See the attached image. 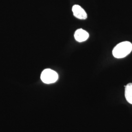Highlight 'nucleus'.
<instances>
[{"mask_svg":"<svg viewBox=\"0 0 132 132\" xmlns=\"http://www.w3.org/2000/svg\"><path fill=\"white\" fill-rule=\"evenodd\" d=\"M41 79L44 83L52 84L55 83L58 79V75L56 72L50 69H47L43 71Z\"/></svg>","mask_w":132,"mask_h":132,"instance_id":"obj_2","label":"nucleus"},{"mask_svg":"<svg viewBox=\"0 0 132 132\" xmlns=\"http://www.w3.org/2000/svg\"><path fill=\"white\" fill-rule=\"evenodd\" d=\"M125 96L128 102L132 104V83H130L125 86Z\"/></svg>","mask_w":132,"mask_h":132,"instance_id":"obj_5","label":"nucleus"},{"mask_svg":"<svg viewBox=\"0 0 132 132\" xmlns=\"http://www.w3.org/2000/svg\"><path fill=\"white\" fill-rule=\"evenodd\" d=\"M72 10L73 15L76 18L81 20H85L87 18V14L84 10L79 5H74Z\"/></svg>","mask_w":132,"mask_h":132,"instance_id":"obj_3","label":"nucleus"},{"mask_svg":"<svg viewBox=\"0 0 132 132\" xmlns=\"http://www.w3.org/2000/svg\"><path fill=\"white\" fill-rule=\"evenodd\" d=\"M75 38L77 42H82L86 41L89 37V34L85 30L80 28L76 30L75 33Z\"/></svg>","mask_w":132,"mask_h":132,"instance_id":"obj_4","label":"nucleus"},{"mask_svg":"<svg viewBox=\"0 0 132 132\" xmlns=\"http://www.w3.org/2000/svg\"><path fill=\"white\" fill-rule=\"evenodd\" d=\"M132 51V44L124 41L118 44L113 50V55L117 58H122L127 56Z\"/></svg>","mask_w":132,"mask_h":132,"instance_id":"obj_1","label":"nucleus"}]
</instances>
